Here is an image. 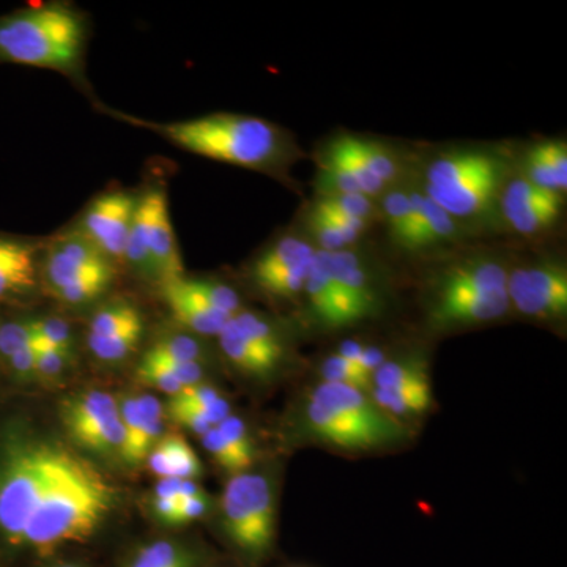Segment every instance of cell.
Instances as JSON below:
<instances>
[{"instance_id": "22", "label": "cell", "mask_w": 567, "mask_h": 567, "mask_svg": "<svg viewBox=\"0 0 567 567\" xmlns=\"http://www.w3.org/2000/svg\"><path fill=\"white\" fill-rule=\"evenodd\" d=\"M431 382L429 380L427 364L423 357L404 354V357H388L385 363L377 369L372 375L371 388H385L398 390Z\"/></svg>"}, {"instance_id": "1", "label": "cell", "mask_w": 567, "mask_h": 567, "mask_svg": "<svg viewBox=\"0 0 567 567\" xmlns=\"http://www.w3.org/2000/svg\"><path fill=\"white\" fill-rule=\"evenodd\" d=\"M121 491L76 447L24 423L0 431V567L99 543Z\"/></svg>"}, {"instance_id": "45", "label": "cell", "mask_w": 567, "mask_h": 567, "mask_svg": "<svg viewBox=\"0 0 567 567\" xmlns=\"http://www.w3.org/2000/svg\"><path fill=\"white\" fill-rule=\"evenodd\" d=\"M224 395L216 388L199 383V385L183 388L181 393L171 395L169 401L174 404L188 406H207L221 401Z\"/></svg>"}, {"instance_id": "28", "label": "cell", "mask_w": 567, "mask_h": 567, "mask_svg": "<svg viewBox=\"0 0 567 567\" xmlns=\"http://www.w3.org/2000/svg\"><path fill=\"white\" fill-rule=\"evenodd\" d=\"M145 357L159 360L181 361V363H200L205 358L204 346L199 339L188 334H171L156 341Z\"/></svg>"}, {"instance_id": "37", "label": "cell", "mask_w": 567, "mask_h": 567, "mask_svg": "<svg viewBox=\"0 0 567 567\" xmlns=\"http://www.w3.org/2000/svg\"><path fill=\"white\" fill-rule=\"evenodd\" d=\"M216 429L233 447L238 458L244 462L246 468L251 470L254 461H256V446H254L252 436L249 434L245 421L230 413L226 420L216 425Z\"/></svg>"}, {"instance_id": "12", "label": "cell", "mask_w": 567, "mask_h": 567, "mask_svg": "<svg viewBox=\"0 0 567 567\" xmlns=\"http://www.w3.org/2000/svg\"><path fill=\"white\" fill-rule=\"evenodd\" d=\"M324 254L336 292L352 317V322L374 316L380 308L379 284L363 257L352 249Z\"/></svg>"}, {"instance_id": "20", "label": "cell", "mask_w": 567, "mask_h": 567, "mask_svg": "<svg viewBox=\"0 0 567 567\" xmlns=\"http://www.w3.org/2000/svg\"><path fill=\"white\" fill-rule=\"evenodd\" d=\"M369 394L382 412L402 424L423 416L431 409L432 399H434L432 398L431 382L398 388V390L371 388Z\"/></svg>"}, {"instance_id": "13", "label": "cell", "mask_w": 567, "mask_h": 567, "mask_svg": "<svg viewBox=\"0 0 567 567\" xmlns=\"http://www.w3.org/2000/svg\"><path fill=\"white\" fill-rule=\"evenodd\" d=\"M147 212V241L156 278L163 284L183 278V262L171 223L169 205L162 189L142 197Z\"/></svg>"}, {"instance_id": "29", "label": "cell", "mask_w": 567, "mask_h": 567, "mask_svg": "<svg viewBox=\"0 0 567 567\" xmlns=\"http://www.w3.org/2000/svg\"><path fill=\"white\" fill-rule=\"evenodd\" d=\"M169 457L171 477L182 481H194L203 473L199 457L194 453L189 443L181 435L169 434L163 436Z\"/></svg>"}, {"instance_id": "47", "label": "cell", "mask_w": 567, "mask_h": 567, "mask_svg": "<svg viewBox=\"0 0 567 567\" xmlns=\"http://www.w3.org/2000/svg\"><path fill=\"white\" fill-rule=\"evenodd\" d=\"M390 357L385 347L380 346H365L363 354H361L360 361H358V368L361 369L364 375L372 379L375 374L377 369L380 368Z\"/></svg>"}, {"instance_id": "25", "label": "cell", "mask_w": 567, "mask_h": 567, "mask_svg": "<svg viewBox=\"0 0 567 567\" xmlns=\"http://www.w3.org/2000/svg\"><path fill=\"white\" fill-rule=\"evenodd\" d=\"M178 284L189 295H193L197 300L203 303L210 306L216 311L224 312L227 316H235L241 311L240 295L234 287L227 286L216 279H204V278H183L177 279Z\"/></svg>"}, {"instance_id": "35", "label": "cell", "mask_w": 567, "mask_h": 567, "mask_svg": "<svg viewBox=\"0 0 567 567\" xmlns=\"http://www.w3.org/2000/svg\"><path fill=\"white\" fill-rule=\"evenodd\" d=\"M33 344L51 347V349L63 350L71 353L73 349V333L66 320L61 317H43L32 320Z\"/></svg>"}, {"instance_id": "9", "label": "cell", "mask_w": 567, "mask_h": 567, "mask_svg": "<svg viewBox=\"0 0 567 567\" xmlns=\"http://www.w3.org/2000/svg\"><path fill=\"white\" fill-rule=\"evenodd\" d=\"M301 427L309 439L336 450H344L347 453L385 450V447L402 445L409 440L405 436L388 434L379 429L358 423L344 413L317 402L309 395L301 410Z\"/></svg>"}, {"instance_id": "39", "label": "cell", "mask_w": 567, "mask_h": 567, "mask_svg": "<svg viewBox=\"0 0 567 567\" xmlns=\"http://www.w3.org/2000/svg\"><path fill=\"white\" fill-rule=\"evenodd\" d=\"M320 203L341 212L342 215L358 219L365 224H371L374 219L377 207L374 199L361 193L339 194V196L320 197Z\"/></svg>"}, {"instance_id": "26", "label": "cell", "mask_w": 567, "mask_h": 567, "mask_svg": "<svg viewBox=\"0 0 567 567\" xmlns=\"http://www.w3.org/2000/svg\"><path fill=\"white\" fill-rule=\"evenodd\" d=\"M123 260H126L134 270L144 276L156 278L155 267H153L151 249L147 241V212L142 203V197L137 200L136 210H134L132 227H130L128 238H126L125 254Z\"/></svg>"}, {"instance_id": "6", "label": "cell", "mask_w": 567, "mask_h": 567, "mask_svg": "<svg viewBox=\"0 0 567 567\" xmlns=\"http://www.w3.org/2000/svg\"><path fill=\"white\" fill-rule=\"evenodd\" d=\"M221 532L241 567H262L275 555L276 484L264 472L237 473L221 495Z\"/></svg>"}, {"instance_id": "42", "label": "cell", "mask_w": 567, "mask_h": 567, "mask_svg": "<svg viewBox=\"0 0 567 567\" xmlns=\"http://www.w3.org/2000/svg\"><path fill=\"white\" fill-rule=\"evenodd\" d=\"M136 377L145 385L156 388L169 395L178 394L185 388L173 372L162 365L147 363V361H141V364L137 365Z\"/></svg>"}, {"instance_id": "2", "label": "cell", "mask_w": 567, "mask_h": 567, "mask_svg": "<svg viewBox=\"0 0 567 567\" xmlns=\"http://www.w3.org/2000/svg\"><path fill=\"white\" fill-rule=\"evenodd\" d=\"M183 151L252 171H278L295 147L275 123L251 115L212 114L173 123H145Z\"/></svg>"}, {"instance_id": "14", "label": "cell", "mask_w": 567, "mask_h": 567, "mask_svg": "<svg viewBox=\"0 0 567 567\" xmlns=\"http://www.w3.org/2000/svg\"><path fill=\"white\" fill-rule=\"evenodd\" d=\"M212 557L194 540L163 536L126 547L114 567H200Z\"/></svg>"}, {"instance_id": "40", "label": "cell", "mask_w": 567, "mask_h": 567, "mask_svg": "<svg viewBox=\"0 0 567 567\" xmlns=\"http://www.w3.org/2000/svg\"><path fill=\"white\" fill-rule=\"evenodd\" d=\"M200 440H203L205 451L210 454L213 461L221 466L223 470H226L230 476L248 470L244 462L235 454L229 443L226 442V439L219 434L218 429L212 427L210 431L205 432V434L200 436Z\"/></svg>"}, {"instance_id": "27", "label": "cell", "mask_w": 567, "mask_h": 567, "mask_svg": "<svg viewBox=\"0 0 567 567\" xmlns=\"http://www.w3.org/2000/svg\"><path fill=\"white\" fill-rule=\"evenodd\" d=\"M142 317L132 305L115 303L104 306L89 323V334L93 338H106V336L122 333L130 328L142 327Z\"/></svg>"}, {"instance_id": "50", "label": "cell", "mask_w": 567, "mask_h": 567, "mask_svg": "<svg viewBox=\"0 0 567 567\" xmlns=\"http://www.w3.org/2000/svg\"><path fill=\"white\" fill-rule=\"evenodd\" d=\"M200 567H241L238 566L237 563L234 561H226V559L212 557L210 559H207V561L204 563Z\"/></svg>"}, {"instance_id": "3", "label": "cell", "mask_w": 567, "mask_h": 567, "mask_svg": "<svg viewBox=\"0 0 567 567\" xmlns=\"http://www.w3.org/2000/svg\"><path fill=\"white\" fill-rule=\"evenodd\" d=\"M509 267L498 256L473 252L439 270L425 295V320L435 333L496 322L509 312Z\"/></svg>"}, {"instance_id": "49", "label": "cell", "mask_w": 567, "mask_h": 567, "mask_svg": "<svg viewBox=\"0 0 567 567\" xmlns=\"http://www.w3.org/2000/svg\"><path fill=\"white\" fill-rule=\"evenodd\" d=\"M364 347L365 344H363V342L352 341V339H349V341L341 342L334 353H338L339 357L346 358L350 363L358 365V361H360L361 354H363Z\"/></svg>"}, {"instance_id": "4", "label": "cell", "mask_w": 567, "mask_h": 567, "mask_svg": "<svg viewBox=\"0 0 567 567\" xmlns=\"http://www.w3.org/2000/svg\"><path fill=\"white\" fill-rule=\"evenodd\" d=\"M85 21L65 3L0 17V62L71 73L80 66Z\"/></svg>"}, {"instance_id": "15", "label": "cell", "mask_w": 567, "mask_h": 567, "mask_svg": "<svg viewBox=\"0 0 567 567\" xmlns=\"http://www.w3.org/2000/svg\"><path fill=\"white\" fill-rule=\"evenodd\" d=\"M39 246L0 235V301L17 300L37 286Z\"/></svg>"}, {"instance_id": "44", "label": "cell", "mask_w": 567, "mask_h": 567, "mask_svg": "<svg viewBox=\"0 0 567 567\" xmlns=\"http://www.w3.org/2000/svg\"><path fill=\"white\" fill-rule=\"evenodd\" d=\"M208 511H210V498H208L207 494L178 499L173 527L193 524V522L205 517Z\"/></svg>"}, {"instance_id": "5", "label": "cell", "mask_w": 567, "mask_h": 567, "mask_svg": "<svg viewBox=\"0 0 567 567\" xmlns=\"http://www.w3.org/2000/svg\"><path fill=\"white\" fill-rule=\"evenodd\" d=\"M505 158L481 148H458L435 156L425 169L424 194L456 221L484 215L502 196Z\"/></svg>"}, {"instance_id": "17", "label": "cell", "mask_w": 567, "mask_h": 567, "mask_svg": "<svg viewBox=\"0 0 567 567\" xmlns=\"http://www.w3.org/2000/svg\"><path fill=\"white\" fill-rule=\"evenodd\" d=\"M303 295L309 315L317 323L327 328L349 327L344 308L331 281L327 254L323 251L316 254L311 271L306 279Z\"/></svg>"}, {"instance_id": "7", "label": "cell", "mask_w": 567, "mask_h": 567, "mask_svg": "<svg viewBox=\"0 0 567 567\" xmlns=\"http://www.w3.org/2000/svg\"><path fill=\"white\" fill-rule=\"evenodd\" d=\"M59 417L70 445L84 456L122 461L125 432L114 395L96 390L69 395L59 405Z\"/></svg>"}, {"instance_id": "43", "label": "cell", "mask_w": 567, "mask_h": 567, "mask_svg": "<svg viewBox=\"0 0 567 567\" xmlns=\"http://www.w3.org/2000/svg\"><path fill=\"white\" fill-rule=\"evenodd\" d=\"M35 377H40V379L43 380H50V382H54L59 377H62L63 372H65L66 365L70 363L71 353L63 352V350L51 349V347L35 346Z\"/></svg>"}, {"instance_id": "36", "label": "cell", "mask_w": 567, "mask_h": 567, "mask_svg": "<svg viewBox=\"0 0 567 567\" xmlns=\"http://www.w3.org/2000/svg\"><path fill=\"white\" fill-rule=\"evenodd\" d=\"M308 229L311 235V244L316 246L317 251L341 252L352 248V244L339 233L338 229L328 221L322 213L317 212L315 207L309 210Z\"/></svg>"}, {"instance_id": "24", "label": "cell", "mask_w": 567, "mask_h": 567, "mask_svg": "<svg viewBox=\"0 0 567 567\" xmlns=\"http://www.w3.org/2000/svg\"><path fill=\"white\" fill-rule=\"evenodd\" d=\"M218 339L224 357H226L227 361H229L237 371H240L241 374L252 377V379L257 380H267L274 375L270 369L254 353L251 347L246 344L245 339L234 330L233 324L229 322L224 327Z\"/></svg>"}, {"instance_id": "38", "label": "cell", "mask_w": 567, "mask_h": 567, "mask_svg": "<svg viewBox=\"0 0 567 567\" xmlns=\"http://www.w3.org/2000/svg\"><path fill=\"white\" fill-rule=\"evenodd\" d=\"M112 271L106 274L89 276V278L80 279V281L69 284L54 292L59 300L66 305H84L99 297L110 286Z\"/></svg>"}, {"instance_id": "11", "label": "cell", "mask_w": 567, "mask_h": 567, "mask_svg": "<svg viewBox=\"0 0 567 567\" xmlns=\"http://www.w3.org/2000/svg\"><path fill=\"white\" fill-rule=\"evenodd\" d=\"M503 216L522 235L543 234L558 221L563 210V194L537 188L524 177L506 181L502 196Z\"/></svg>"}, {"instance_id": "19", "label": "cell", "mask_w": 567, "mask_h": 567, "mask_svg": "<svg viewBox=\"0 0 567 567\" xmlns=\"http://www.w3.org/2000/svg\"><path fill=\"white\" fill-rule=\"evenodd\" d=\"M522 177L537 188L563 194L567 188V147L563 141H546L529 148Z\"/></svg>"}, {"instance_id": "16", "label": "cell", "mask_w": 567, "mask_h": 567, "mask_svg": "<svg viewBox=\"0 0 567 567\" xmlns=\"http://www.w3.org/2000/svg\"><path fill=\"white\" fill-rule=\"evenodd\" d=\"M229 323L245 339L246 344L251 347L257 357L267 364L271 374L275 375L286 363L289 354L286 336L267 317L257 312L240 311L230 317Z\"/></svg>"}, {"instance_id": "31", "label": "cell", "mask_w": 567, "mask_h": 567, "mask_svg": "<svg viewBox=\"0 0 567 567\" xmlns=\"http://www.w3.org/2000/svg\"><path fill=\"white\" fill-rule=\"evenodd\" d=\"M320 382L338 383L358 388V390L371 391V379L361 372L357 364L350 363L338 353L328 354L319 365Z\"/></svg>"}, {"instance_id": "10", "label": "cell", "mask_w": 567, "mask_h": 567, "mask_svg": "<svg viewBox=\"0 0 567 567\" xmlns=\"http://www.w3.org/2000/svg\"><path fill=\"white\" fill-rule=\"evenodd\" d=\"M137 200L123 192L106 193L89 205L81 219L84 234L107 259L123 260Z\"/></svg>"}, {"instance_id": "41", "label": "cell", "mask_w": 567, "mask_h": 567, "mask_svg": "<svg viewBox=\"0 0 567 567\" xmlns=\"http://www.w3.org/2000/svg\"><path fill=\"white\" fill-rule=\"evenodd\" d=\"M33 341L32 320H10L0 324V357L9 361L14 353Z\"/></svg>"}, {"instance_id": "33", "label": "cell", "mask_w": 567, "mask_h": 567, "mask_svg": "<svg viewBox=\"0 0 567 567\" xmlns=\"http://www.w3.org/2000/svg\"><path fill=\"white\" fill-rule=\"evenodd\" d=\"M425 219H427V221H425L421 249L427 248V246L443 244V241H451L457 237L458 221H456L450 213L443 210L442 207L432 203L427 196H425Z\"/></svg>"}, {"instance_id": "30", "label": "cell", "mask_w": 567, "mask_h": 567, "mask_svg": "<svg viewBox=\"0 0 567 567\" xmlns=\"http://www.w3.org/2000/svg\"><path fill=\"white\" fill-rule=\"evenodd\" d=\"M142 330H144V324L130 328V330L122 331V333L106 336V338L87 336V346L99 360L114 363V361L125 360L136 349Z\"/></svg>"}, {"instance_id": "48", "label": "cell", "mask_w": 567, "mask_h": 567, "mask_svg": "<svg viewBox=\"0 0 567 567\" xmlns=\"http://www.w3.org/2000/svg\"><path fill=\"white\" fill-rule=\"evenodd\" d=\"M29 567H95L92 565L89 559L84 557H80V555L66 554L58 555V557H52L48 559H43V561L33 563V565Z\"/></svg>"}, {"instance_id": "18", "label": "cell", "mask_w": 567, "mask_h": 567, "mask_svg": "<svg viewBox=\"0 0 567 567\" xmlns=\"http://www.w3.org/2000/svg\"><path fill=\"white\" fill-rule=\"evenodd\" d=\"M163 295L175 322L194 334L219 336L230 320V316L216 311L186 292L177 279L163 284Z\"/></svg>"}, {"instance_id": "21", "label": "cell", "mask_w": 567, "mask_h": 567, "mask_svg": "<svg viewBox=\"0 0 567 567\" xmlns=\"http://www.w3.org/2000/svg\"><path fill=\"white\" fill-rule=\"evenodd\" d=\"M316 252V246L308 238L300 237V235H286L257 257L251 270L252 281L257 286L281 271L282 268L311 259Z\"/></svg>"}, {"instance_id": "34", "label": "cell", "mask_w": 567, "mask_h": 567, "mask_svg": "<svg viewBox=\"0 0 567 567\" xmlns=\"http://www.w3.org/2000/svg\"><path fill=\"white\" fill-rule=\"evenodd\" d=\"M383 213L390 233L393 235L395 244L399 245L404 237L406 226H409L410 213H412V193L410 189L391 188L383 194Z\"/></svg>"}, {"instance_id": "23", "label": "cell", "mask_w": 567, "mask_h": 567, "mask_svg": "<svg viewBox=\"0 0 567 567\" xmlns=\"http://www.w3.org/2000/svg\"><path fill=\"white\" fill-rule=\"evenodd\" d=\"M328 155L344 164L347 169L352 173L358 186H360L361 193L365 194V196L374 199L379 194H385L386 186L382 182L377 181L374 174L369 171L368 164H365L358 136L346 134V136L339 137V140L331 144Z\"/></svg>"}, {"instance_id": "32", "label": "cell", "mask_w": 567, "mask_h": 567, "mask_svg": "<svg viewBox=\"0 0 567 567\" xmlns=\"http://www.w3.org/2000/svg\"><path fill=\"white\" fill-rule=\"evenodd\" d=\"M358 142H360L365 164H368L369 171L374 174L377 181L382 182L386 188L393 185L398 181L399 174H401L398 155L385 145L379 144V142L361 140V137H358Z\"/></svg>"}, {"instance_id": "46", "label": "cell", "mask_w": 567, "mask_h": 567, "mask_svg": "<svg viewBox=\"0 0 567 567\" xmlns=\"http://www.w3.org/2000/svg\"><path fill=\"white\" fill-rule=\"evenodd\" d=\"M9 363L11 372L20 380H31L35 377L37 369V349L31 344L21 349L20 352L10 358Z\"/></svg>"}, {"instance_id": "8", "label": "cell", "mask_w": 567, "mask_h": 567, "mask_svg": "<svg viewBox=\"0 0 567 567\" xmlns=\"http://www.w3.org/2000/svg\"><path fill=\"white\" fill-rule=\"evenodd\" d=\"M511 309L539 322H561L567 315V268L559 259L543 257L507 270Z\"/></svg>"}]
</instances>
